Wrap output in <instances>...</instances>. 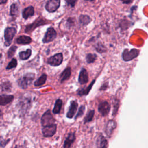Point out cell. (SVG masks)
<instances>
[{"label":"cell","mask_w":148,"mask_h":148,"mask_svg":"<svg viewBox=\"0 0 148 148\" xmlns=\"http://www.w3.org/2000/svg\"><path fill=\"white\" fill-rule=\"evenodd\" d=\"M35 77V75L32 73H28L20 78L18 80V86L22 88H26L29 86Z\"/></svg>","instance_id":"1"},{"label":"cell","mask_w":148,"mask_h":148,"mask_svg":"<svg viewBox=\"0 0 148 148\" xmlns=\"http://www.w3.org/2000/svg\"><path fill=\"white\" fill-rule=\"evenodd\" d=\"M139 54V50L136 49H132L131 50L125 49L122 54V57L124 61H131L136 57Z\"/></svg>","instance_id":"2"},{"label":"cell","mask_w":148,"mask_h":148,"mask_svg":"<svg viewBox=\"0 0 148 148\" xmlns=\"http://www.w3.org/2000/svg\"><path fill=\"white\" fill-rule=\"evenodd\" d=\"M16 33V29L13 27H7L5 30V45L9 46L12 41V39Z\"/></svg>","instance_id":"3"},{"label":"cell","mask_w":148,"mask_h":148,"mask_svg":"<svg viewBox=\"0 0 148 148\" xmlns=\"http://www.w3.org/2000/svg\"><path fill=\"white\" fill-rule=\"evenodd\" d=\"M55 121L56 120L51 114L50 110L46 111L41 118V124L43 127L54 124Z\"/></svg>","instance_id":"4"},{"label":"cell","mask_w":148,"mask_h":148,"mask_svg":"<svg viewBox=\"0 0 148 148\" xmlns=\"http://www.w3.org/2000/svg\"><path fill=\"white\" fill-rule=\"evenodd\" d=\"M63 60V56L61 53H57L50 58L47 60V63L51 66H56L60 65Z\"/></svg>","instance_id":"5"},{"label":"cell","mask_w":148,"mask_h":148,"mask_svg":"<svg viewBox=\"0 0 148 148\" xmlns=\"http://www.w3.org/2000/svg\"><path fill=\"white\" fill-rule=\"evenodd\" d=\"M57 36V32L53 28H49L43 39V43H49L56 39Z\"/></svg>","instance_id":"6"},{"label":"cell","mask_w":148,"mask_h":148,"mask_svg":"<svg viewBox=\"0 0 148 148\" xmlns=\"http://www.w3.org/2000/svg\"><path fill=\"white\" fill-rule=\"evenodd\" d=\"M57 130V125L56 124H53L49 125L43 127L42 129V133L45 137H51L53 136Z\"/></svg>","instance_id":"7"},{"label":"cell","mask_w":148,"mask_h":148,"mask_svg":"<svg viewBox=\"0 0 148 148\" xmlns=\"http://www.w3.org/2000/svg\"><path fill=\"white\" fill-rule=\"evenodd\" d=\"M60 5V0H49L46 4V9L49 12L56 11Z\"/></svg>","instance_id":"8"},{"label":"cell","mask_w":148,"mask_h":148,"mask_svg":"<svg viewBox=\"0 0 148 148\" xmlns=\"http://www.w3.org/2000/svg\"><path fill=\"white\" fill-rule=\"evenodd\" d=\"M98 112L103 116H106L108 114L110 109V105L107 101H103L101 102L98 105Z\"/></svg>","instance_id":"9"},{"label":"cell","mask_w":148,"mask_h":148,"mask_svg":"<svg viewBox=\"0 0 148 148\" xmlns=\"http://www.w3.org/2000/svg\"><path fill=\"white\" fill-rule=\"evenodd\" d=\"M77 106H78V103L76 101L74 100V101H72L71 102V104H70V106L69 108L68 112L66 113V117L68 118L71 119V118H72L75 116V114L76 112L77 109Z\"/></svg>","instance_id":"10"},{"label":"cell","mask_w":148,"mask_h":148,"mask_svg":"<svg viewBox=\"0 0 148 148\" xmlns=\"http://www.w3.org/2000/svg\"><path fill=\"white\" fill-rule=\"evenodd\" d=\"M116 127H117V123L115 121L113 120H110L108 121L106 125L105 130L107 136H110L112 134L114 130L116 128Z\"/></svg>","instance_id":"11"},{"label":"cell","mask_w":148,"mask_h":148,"mask_svg":"<svg viewBox=\"0 0 148 148\" xmlns=\"http://www.w3.org/2000/svg\"><path fill=\"white\" fill-rule=\"evenodd\" d=\"M78 81L79 82L80 84H86L88 82V72L86 71V69L83 68L79 73V79H78Z\"/></svg>","instance_id":"12"},{"label":"cell","mask_w":148,"mask_h":148,"mask_svg":"<svg viewBox=\"0 0 148 148\" xmlns=\"http://www.w3.org/2000/svg\"><path fill=\"white\" fill-rule=\"evenodd\" d=\"M14 99L12 95H0V105L4 106L11 102Z\"/></svg>","instance_id":"13"},{"label":"cell","mask_w":148,"mask_h":148,"mask_svg":"<svg viewBox=\"0 0 148 148\" xmlns=\"http://www.w3.org/2000/svg\"><path fill=\"white\" fill-rule=\"evenodd\" d=\"M75 140V135L74 133L71 132L68 134V136L66 137L63 147L64 148H68L70 147L72 145V144L73 143V142Z\"/></svg>","instance_id":"14"},{"label":"cell","mask_w":148,"mask_h":148,"mask_svg":"<svg viewBox=\"0 0 148 148\" xmlns=\"http://www.w3.org/2000/svg\"><path fill=\"white\" fill-rule=\"evenodd\" d=\"M34 14V8L32 6H29L25 8L23 11V17L25 19L28 18V17L32 16Z\"/></svg>","instance_id":"15"},{"label":"cell","mask_w":148,"mask_h":148,"mask_svg":"<svg viewBox=\"0 0 148 148\" xmlns=\"http://www.w3.org/2000/svg\"><path fill=\"white\" fill-rule=\"evenodd\" d=\"M97 146L98 147H106L108 146V142L103 136L99 135L97 139Z\"/></svg>","instance_id":"16"},{"label":"cell","mask_w":148,"mask_h":148,"mask_svg":"<svg viewBox=\"0 0 148 148\" xmlns=\"http://www.w3.org/2000/svg\"><path fill=\"white\" fill-rule=\"evenodd\" d=\"M71 69L70 67H68L64 69V71L61 73L60 75V79H61V82H63L68 79L71 76Z\"/></svg>","instance_id":"17"},{"label":"cell","mask_w":148,"mask_h":148,"mask_svg":"<svg viewBox=\"0 0 148 148\" xmlns=\"http://www.w3.org/2000/svg\"><path fill=\"white\" fill-rule=\"evenodd\" d=\"M32 41V39L30 37L26 35H21L17 38L16 42L18 44H28L30 43Z\"/></svg>","instance_id":"18"},{"label":"cell","mask_w":148,"mask_h":148,"mask_svg":"<svg viewBox=\"0 0 148 148\" xmlns=\"http://www.w3.org/2000/svg\"><path fill=\"white\" fill-rule=\"evenodd\" d=\"M43 24H44V22L42 20H40V21H37L36 20L33 24L27 26V27L25 28V32H29L32 31L35 28H36V27L39 26V25H40Z\"/></svg>","instance_id":"19"},{"label":"cell","mask_w":148,"mask_h":148,"mask_svg":"<svg viewBox=\"0 0 148 148\" xmlns=\"http://www.w3.org/2000/svg\"><path fill=\"white\" fill-rule=\"evenodd\" d=\"M62 105V102L61 101V99H58L56 100L55 105H54V107L53 109V112L54 114H58L60 113V110L61 109V106Z\"/></svg>","instance_id":"20"},{"label":"cell","mask_w":148,"mask_h":148,"mask_svg":"<svg viewBox=\"0 0 148 148\" xmlns=\"http://www.w3.org/2000/svg\"><path fill=\"white\" fill-rule=\"evenodd\" d=\"M94 83H95V80H92V82L90 83V84L87 88H83V89L79 90V91H78V94H79V95H81V96H82V95H84L88 94V92H90V90L91 89V88H92L93 84H94Z\"/></svg>","instance_id":"21"},{"label":"cell","mask_w":148,"mask_h":148,"mask_svg":"<svg viewBox=\"0 0 148 148\" xmlns=\"http://www.w3.org/2000/svg\"><path fill=\"white\" fill-rule=\"evenodd\" d=\"M31 49H27L26 51H21L19 53V57L21 60H25L29 58V57L31 55Z\"/></svg>","instance_id":"22"},{"label":"cell","mask_w":148,"mask_h":148,"mask_svg":"<svg viewBox=\"0 0 148 148\" xmlns=\"http://www.w3.org/2000/svg\"><path fill=\"white\" fill-rule=\"evenodd\" d=\"M90 21L91 18L87 15H81L79 17V22L83 25H87Z\"/></svg>","instance_id":"23"},{"label":"cell","mask_w":148,"mask_h":148,"mask_svg":"<svg viewBox=\"0 0 148 148\" xmlns=\"http://www.w3.org/2000/svg\"><path fill=\"white\" fill-rule=\"evenodd\" d=\"M47 79V75L46 74H43L38 80H36L35 83H34V85L35 86H40L43 85L46 80Z\"/></svg>","instance_id":"24"},{"label":"cell","mask_w":148,"mask_h":148,"mask_svg":"<svg viewBox=\"0 0 148 148\" xmlns=\"http://www.w3.org/2000/svg\"><path fill=\"white\" fill-rule=\"evenodd\" d=\"M94 110H90L88 112V113L87 114L86 116L84 117V123H88V122H90L91 121L93 117H94Z\"/></svg>","instance_id":"25"},{"label":"cell","mask_w":148,"mask_h":148,"mask_svg":"<svg viewBox=\"0 0 148 148\" xmlns=\"http://www.w3.org/2000/svg\"><path fill=\"white\" fill-rule=\"evenodd\" d=\"M18 6L17 5L16 3H13L10 6V15L12 16H16L18 13Z\"/></svg>","instance_id":"26"},{"label":"cell","mask_w":148,"mask_h":148,"mask_svg":"<svg viewBox=\"0 0 148 148\" xmlns=\"http://www.w3.org/2000/svg\"><path fill=\"white\" fill-rule=\"evenodd\" d=\"M97 58V55L95 54H88L86 56V61L87 62L88 64L94 62Z\"/></svg>","instance_id":"27"},{"label":"cell","mask_w":148,"mask_h":148,"mask_svg":"<svg viewBox=\"0 0 148 148\" xmlns=\"http://www.w3.org/2000/svg\"><path fill=\"white\" fill-rule=\"evenodd\" d=\"M113 106H114V109H113V116H115V115L117 114V110L119 109V100L115 99L114 102H113Z\"/></svg>","instance_id":"28"},{"label":"cell","mask_w":148,"mask_h":148,"mask_svg":"<svg viewBox=\"0 0 148 148\" xmlns=\"http://www.w3.org/2000/svg\"><path fill=\"white\" fill-rule=\"evenodd\" d=\"M17 60L16 58H13L12 60V61L8 64L7 67H6V69H10L12 68H15L17 66Z\"/></svg>","instance_id":"29"},{"label":"cell","mask_w":148,"mask_h":148,"mask_svg":"<svg viewBox=\"0 0 148 148\" xmlns=\"http://www.w3.org/2000/svg\"><path fill=\"white\" fill-rule=\"evenodd\" d=\"M16 49H17V46H13L9 49L8 52V55L9 58H11L14 54Z\"/></svg>","instance_id":"30"},{"label":"cell","mask_w":148,"mask_h":148,"mask_svg":"<svg viewBox=\"0 0 148 148\" xmlns=\"http://www.w3.org/2000/svg\"><path fill=\"white\" fill-rule=\"evenodd\" d=\"M95 49L97 50V51L99 53H103V52H105L106 51V49L105 48V46L102 45V44L101 43H98L96 47H95Z\"/></svg>","instance_id":"31"},{"label":"cell","mask_w":148,"mask_h":148,"mask_svg":"<svg viewBox=\"0 0 148 148\" xmlns=\"http://www.w3.org/2000/svg\"><path fill=\"white\" fill-rule=\"evenodd\" d=\"M84 110H85V106L84 105H82L80 107L79 109V111L76 114V116H75V119L79 118V117H81L82 116H83V114H84Z\"/></svg>","instance_id":"32"},{"label":"cell","mask_w":148,"mask_h":148,"mask_svg":"<svg viewBox=\"0 0 148 148\" xmlns=\"http://www.w3.org/2000/svg\"><path fill=\"white\" fill-rule=\"evenodd\" d=\"M66 1L68 5L73 7L75 5L77 0H66Z\"/></svg>","instance_id":"33"},{"label":"cell","mask_w":148,"mask_h":148,"mask_svg":"<svg viewBox=\"0 0 148 148\" xmlns=\"http://www.w3.org/2000/svg\"><path fill=\"white\" fill-rule=\"evenodd\" d=\"M8 141H9V140H3L0 141V147H4Z\"/></svg>","instance_id":"34"},{"label":"cell","mask_w":148,"mask_h":148,"mask_svg":"<svg viewBox=\"0 0 148 148\" xmlns=\"http://www.w3.org/2000/svg\"><path fill=\"white\" fill-rule=\"evenodd\" d=\"M121 1V2L123 3H125V4H128V3H130L132 0H120Z\"/></svg>","instance_id":"35"},{"label":"cell","mask_w":148,"mask_h":148,"mask_svg":"<svg viewBox=\"0 0 148 148\" xmlns=\"http://www.w3.org/2000/svg\"><path fill=\"white\" fill-rule=\"evenodd\" d=\"M7 0H0V4H3L5 3L6 2Z\"/></svg>","instance_id":"36"},{"label":"cell","mask_w":148,"mask_h":148,"mask_svg":"<svg viewBox=\"0 0 148 148\" xmlns=\"http://www.w3.org/2000/svg\"><path fill=\"white\" fill-rule=\"evenodd\" d=\"M1 114H2V112H1V110H0V116H1Z\"/></svg>","instance_id":"37"},{"label":"cell","mask_w":148,"mask_h":148,"mask_svg":"<svg viewBox=\"0 0 148 148\" xmlns=\"http://www.w3.org/2000/svg\"><path fill=\"white\" fill-rule=\"evenodd\" d=\"M86 1H93V0H86Z\"/></svg>","instance_id":"38"}]
</instances>
